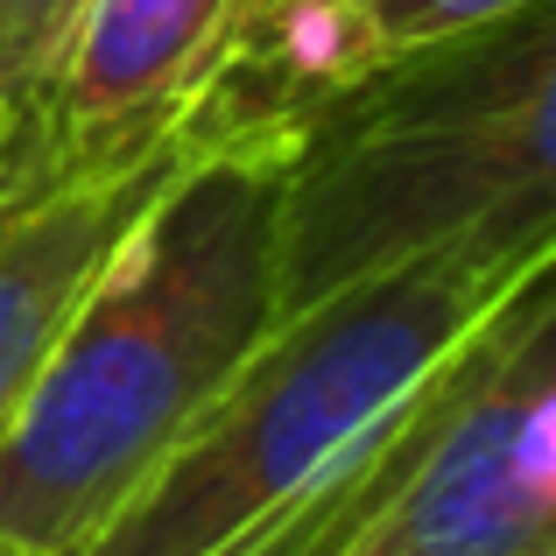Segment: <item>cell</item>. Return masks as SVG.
<instances>
[{
	"instance_id": "277c9868",
	"label": "cell",
	"mask_w": 556,
	"mask_h": 556,
	"mask_svg": "<svg viewBox=\"0 0 556 556\" xmlns=\"http://www.w3.org/2000/svg\"><path fill=\"white\" fill-rule=\"evenodd\" d=\"M339 556H556V289L521 282L451 359L437 416Z\"/></svg>"
},
{
	"instance_id": "8992f818",
	"label": "cell",
	"mask_w": 556,
	"mask_h": 556,
	"mask_svg": "<svg viewBox=\"0 0 556 556\" xmlns=\"http://www.w3.org/2000/svg\"><path fill=\"white\" fill-rule=\"evenodd\" d=\"M190 141H198V113L169 149L141 155L127 169H99V177L28 190V198H0V430L14 422L42 353L56 345L64 317L78 311L92 275L106 268L121 232L184 169Z\"/></svg>"
},
{
	"instance_id": "ba28073f",
	"label": "cell",
	"mask_w": 556,
	"mask_h": 556,
	"mask_svg": "<svg viewBox=\"0 0 556 556\" xmlns=\"http://www.w3.org/2000/svg\"><path fill=\"white\" fill-rule=\"evenodd\" d=\"M71 8L78 0H0V92H8V106L28 99L36 71L50 64L56 36H64Z\"/></svg>"
},
{
	"instance_id": "30bf717a",
	"label": "cell",
	"mask_w": 556,
	"mask_h": 556,
	"mask_svg": "<svg viewBox=\"0 0 556 556\" xmlns=\"http://www.w3.org/2000/svg\"><path fill=\"white\" fill-rule=\"evenodd\" d=\"M261 8H268V0H261Z\"/></svg>"
},
{
	"instance_id": "5b68a950",
	"label": "cell",
	"mask_w": 556,
	"mask_h": 556,
	"mask_svg": "<svg viewBox=\"0 0 556 556\" xmlns=\"http://www.w3.org/2000/svg\"><path fill=\"white\" fill-rule=\"evenodd\" d=\"M261 0H78L14 106L0 198L127 169L169 149L240 56Z\"/></svg>"
},
{
	"instance_id": "52a82bcc",
	"label": "cell",
	"mask_w": 556,
	"mask_h": 556,
	"mask_svg": "<svg viewBox=\"0 0 556 556\" xmlns=\"http://www.w3.org/2000/svg\"><path fill=\"white\" fill-rule=\"evenodd\" d=\"M444 374H437L430 388H422L416 402H408L402 416L374 437V444H359L353 458L325 479V486H311L296 507H282V515L261 521V529H247L240 543H226L218 556H339L359 535V521L388 501V486L402 479L408 451L422 444V430H430V416H437V394H444Z\"/></svg>"
},
{
	"instance_id": "6da1fadb",
	"label": "cell",
	"mask_w": 556,
	"mask_h": 556,
	"mask_svg": "<svg viewBox=\"0 0 556 556\" xmlns=\"http://www.w3.org/2000/svg\"><path fill=\"white\" fill-rule=\"evenodd\" d=\"M303 127L226 78L163 198L42 353L0 430V556H78L275 331V218Z\"/></svg>"
},
{
	"instance_id": "9c48e42d",
	"label": "cell",
	"mask_w": 556,
	"mask_h": 556,
	"mask_svg": "<svg viewBox=\"0 0 556 556\" xmlns=\"http://www.w3.org/2000/svg\"><path fill=\"white\" fill-rule=\"evenodd\" d=\"M8 127H14V106H8V92H0V149H8Z\"/></svg>"
},
{
	"instance_id": "3957f363",
	"label": "cell",
	"mask_w": 556,
	"mask_h": 556,
	"mask_svg": "<svg viewBox=\"0 0 556 556\" xmlns=\"http://www.w3.org/2000/svg\"><path fill=\"white\" fill-rule=\"evenodd\" d=\"M479 232H556L549 0L311 113L275 218V325Z\"/></svg>"
},
{
	"instance_id": "7a4b0ae2",
	"label": "cell",
	"mask_w": 556,
	"mask_h": 556,
	"mask_svg": "<svg viewBox=\"0 0 556 556\" xmlns=\"http://www.w3.org/2000/svg\"><path fill=\"white\" fill-rule=\"evenodd\" d=\"M549 261L556 232H479L282 317L78 556H218L275 521L374 444Z\"/></svg>"
}]
</instances>
